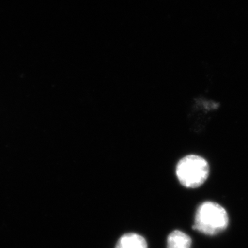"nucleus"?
I'll return each instance as SVG.
<instances>
[{"instance_id":"4","label":"nucleus","mask_w":248,"mask_h":248,"mask_svg":"<svg viewBox=\"0 0 248 248\" xmlns=\"http://www.w3.org/2000/svg\"><path fill=\"white\" fill-rule=\"evenodd\" d=\"M192 241L184 232L174 231L168 236L167 248H190Z\"/></svg>"},{"instance_id":"2","label":"nucleus","mask_w":248,"mask_h":248,"mask_svg":"<svg viewBox=\"0 0 248 248\" xmlns=\"http://www.w3.org/2000/svg\"><path fill=\"white\" fill-rule=\"evenodd\" d=\"M176 174L184 187L196 188L203 185L210 174L208 161L198 155H187L177 164Z\"/></svg>"},{"instance_id":"1","label":"nucleus","mask_w":248,"mask_h":248,"mask_svg":"<svg viewBox=\"0 0 248 248\" xmlns=\"http://www.w3.org/2000/svg\"><path fill=\"white\" fill-rule=\"evenodd\" d=\"M229 217L226 209L220 204L205 202L197 209L193 228L208 236H215L226 229Z\"/></svg>"},{"instance_id":"3","label":"nucleus","mask_w":248,"mask_h":248,"mask_svg":"<svg viewBox=\"0 0 248 248\" xmlns=\"http://www.w3.org/2000/svg\"><path fill=\"white\" fill-rule=\"evenodd\" d=\"M115 248H148L146 240L136 233L123 235L117 241Z\"/></svg>"}]
</instances>
